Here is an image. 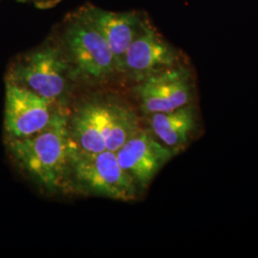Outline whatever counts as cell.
<instances>
[{
  "mask_svg": "<svg viewBox=\"0 0 258 258\" xmlns=\"http://www.w3.org/2000/svg\"><path fill=\"white\" fill-rule=\"evenodd\" d=\"M69 113L55 108L49 123L27 138L6 140L10 158L19 170L48 194L64 191L73 141Z\"/></svg>",
  "mask_w": 258,
  "mask_h": 258,
  "instance_id": "6da1fadb",
  "label": "cell"
},
{
  "mask_svg": "<svg viewBox=\"0 0 258 258\" xmlns=\"http://www.w3.org/2000/svg\"><path fill=\"white\" fill-rule=\"evenodd\" d=\"M51 34L55 37L80 87L119 83L114 55L101 31L82 7L67 14Z\"/></svg>",
  "mask_w": 258,
  "mask_h": 258,
  "instance_id": "7a4b0ae2",
  "label": "cell"
},
{
  "mask_svg": "<svg viewBox=\"0 0 258 258\" xmlns=\"http://www.w3.org/2000/svg\"><path fill=\"white\" fill-rule=\"evenodd\" d=\"M4 81L27 88L56 108L64 107L75 90L80 88L61 48L51 33L41 44L11 60Z\"/></svg>",
  "mask_w": 258,
  "mask_h": 258,
  "instance_id": "3957f363",
  "label": "cell"
},
{
  "mask_svg": "<svg viewBox=\"0 0 258 258\" xmlns=\"http://www.w3.org/2000/svg\"><path fill=\"white\" fill-rule=\"evenodd\" d=\"M66 192L131 202L141 194L134 181L121 168L110 150L87 152L73 142L65 184Z\"/></svg>",
  "mask_w": 258,
  "mask_h": 258,
  "instance_id": "277c9868",
  "label": "cell"
},
{
  "mask_svg": "<svg viewBox=\"0 0 258 258\" xmlns=\"http://www.w3.org/2000/svg\"><path fill=\"white\" fill-rule=\"evenodd\" d=\"M129 86L144 116L175 110L197 102L196 77L188 62L152 75Z\"/></svg>",
  "mask_w": 258,
  "mask_h": 258,
  "instance_id": "5b68a950",
  "label": "cell"
},
{
  "mask_svg": "<svg viewBox=\"0 0 258 258\" xmlns=\"http://www.w3.org/2000/svg\"><path fill=\"white\" fill-rule=\"evenodd\" d=\"M185 62L182 51L165 38L148 19L124 54L119 83L132 85Z\"/></svg>",
  "mask_w": 258,
  "mask_h": 258,
  "instance_id": "8992f818",
  "label": "cell"
},
{
  "mask_svg": "<svg viewBox=\"0 0 258 258\" xmlns=\"http://www.w3.org/2000/svg\"><path fill=\"white\" fill-rule=\"evenodd\" d=\"M4 82L6 140L27 138L44 128L56 107L21 85L9 81Z\"/></svg>",
  "mask_w": 258,
  "mask_h": 258,
  "instance_id": "52a82bcc",
  "label": "cell"
},
{
  "mask_svg": "<svg viewBox=\"0 0 258 258\" xmlns=\"http://www.w3.org/2000/svg\"><path fill=\"white\" fill-rule=\"evenodd\" d=\"M115 153L121 168L134 181L141 194L148 189L160 170L176 156L143 126Z\"/></svg>",
  "mask_w": 258,
  "mask_h": 258,
  "instance_id": "ba28073f",
  "label": "cell"
},
{
  "mask_svg": "<svg viewBox=\"0 0 258 258\" xmlns=\"http://www.w3.org/2000/svg\"><path fill=\"white\" fill-rule=\"evenodd\" d=\"M144 117L146 127L176 156L203 134V120L197 102L175 110L154 113Z\"/></svg>",
  "mask_w": 258,
  "mask_h": 258,
  "instance_id": "9c48e42d",
  "label": "cell"
},
{
  "mask_svg": "<svg viewBox=\"0 0 258 258\" xmlns=\"http://www.w3.org/2000/svg\"><path fill=\"white\" fill-rule=\"evenodd\" d=\"M82 8L106 39L115 57L118 73H120L124 54L149 19L148 15L139 10L113 12L91 3L84 4Z\"/></svg>",
  "mask_w": 258,
  "mask_h": 258,
  "instance_id": "30bf717a",
  "label": "cell"
},
{
  "mask_svg": "<svg viewBox=\"0 0 258 258\" xmlns=\"http://www.w3.org/2000/svg\"><path fill=\"white\" fill-rule=\"evenodd\" d=\"M105 105L101 97H90L77 105L69 114L68 128L75 145L87 152H101L106 149L104 136Z\"/></svg>",
  "mask_w": 258,
  "mask_h": 258,
  "instance_id": "8fae6325",
  "label": "cell"
},
{
  "mask_svg": "<svg viewBox=\"0 0 258 258\" xmlns=\"http://www.w3.org/2000/svg\"><path fill=\"white\" fill-rule=\"evenodd\" d=\"M104 136L106 149L116 152L142 127V121L131 106L116 98L104 99Z\"/></svg>",
  "mask_w": 258,
  "mask_h": 258,
  "instance_id": "7c38bea8",
  "label": "cell"
},
{
  "mask_svg": "<svg viewBox=\"0 0 258 258\" xmlns=\"http://www.w3.org/2000/svg\"><path fill=\"white\" fill-rule=\"evenodd\" d=\"M22 3H28L37 9H51L59 4L62 0H18Z\"/></svg>",
  "mask_w": 258,
  "mask_h": 258,
  "instance_id": "4fadbf2b",
  "label": "cell"
}]
</instances>
